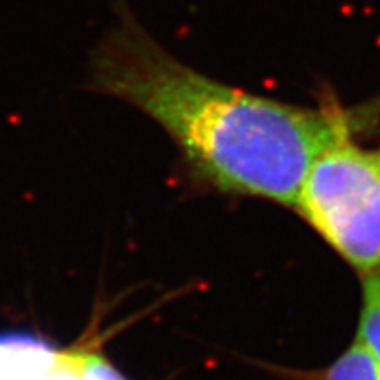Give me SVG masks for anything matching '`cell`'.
I'll use <instances>...</instances> for the list:
<instances>
[{"mask_svg":"<svg viewBox=\"0 0 380 380\" xmlns=\"http://www.w3.org/2000/svg\"><path fill=\"white\" fill-rule=\"evenodd\" d=\"M347 130L313 160L296 208L343 259L380 271V145L363 148Z\"/></svg>","mask_w":380,"mask_h":380,"instance_id":"cell-2","label":"cell"},{"mask_svg":"<svg viewBox=\"0 0 380 380\" xmlns=\"http://www.w3.org/2000/svg\"><path fill=\"white\" fill-rule=\"evenodd\" d=\"M324 380H380V363L357 340L331 364Z\"/></svg>","mask_w":380,"mask_h":380,"instance_id":"cell-4","label":"cell"},{"mask_svg":"<svg viewBox=\"0 0 380 380\" xmlns=\"http://www.w3.org/2000/svg\"><path fill=\"white\" fill-rule=\"evenodd\" d=\"M86 85L150 116L217 188L287 206H296L317 155L355 130L361 115L336 104L294 106L197 73L124 4L90 56Z\"/></svg>","mask_w":380,"mask_h":380,"instance_id":"cell-1","label":"cell"},{"mask_svg":"<svg viewBox=\"0 0 380 380\" xmlns=\"http://www.w3.org/2000/svg\"><path fill=\"white\" fill-rule=\"evenodd\" d=\"M67 363L79 380H127L99 352H81L69 355Z\"/></svg>","mask_w":380,"mask_h":380,"instance_id":"cell-5","label":"cell"},{"mask_svg":"<svg viewBox=\"0 0 380 380\" xmlns=\"http://www.w3.org/2000/svg\"><path fill=\"white\" fill-rule=\"evenodd\" d=\"M357 340L380 363V271L364 277L363 312Z\"/></svg>","mask_w":380,"mask_h":380,"instance_id":"cell-3","label":"cell"}]
</instances>
